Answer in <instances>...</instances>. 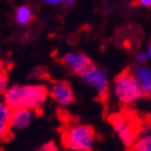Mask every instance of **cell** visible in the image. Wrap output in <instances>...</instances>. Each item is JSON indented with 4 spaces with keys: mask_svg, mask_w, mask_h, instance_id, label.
I'll list each match as a JSON object with an SVG mask.
<instances>
[{
    "mask_svg": "<svg viewBox=\"0 0 151 151\" xmlns=\"http://www.w3.org/2000/svg\"><path fill=\"white\" fill-rule=\"evenodd\" d=\"M48 99V88L41 83L15 84L8 88L4 102L11 109L26 108L31 110L41 109Z\"/></svg>",
    "mask_w": 151,
    "mask_h": 151,
    "instance_id": "cell-1",
    "label": "cell"
},
{
    "mask_svg": "<svg viewBox=\"0 0 151 151\" xmlns=\"http://www.w3.org/2000/svg\"><path fill=\"white\" fill-rule=\"evenodd\" d=\"M113 100L122 106H130L144 97V93L131 71L119 73L109 87Z\"/></svg>",
    "mask_w": 151,
    "mask_h": 151,
    "instance_id": "cell-2",
    "label": "cell"
},
{
    "mask_svg": "<svg viewBox=\"0 0 151 151\" xmlns=\"http://www.w3.org/2000/svg\"><path fill=\"white\" fill-rule=\"evenodd\" d=\"M97 141L96 131L82 123H71L62 133V144L72 151H92Z\"/></svg>",
    "mask_w": 151,
    "mask_h": 151,
    "instance_id": "cell-3",
    "label": "cell"
},
{
    "mask_svg": "<svg viewBox=\"0 0 151 151\" xmlns=\"http://www.w3.org/2000/svg\"><path fill=\"white\" fill-rule=\"evenodd\" d=\"M110 125L124 145L127 147H133L140 131L133 116L123 111L115 113L110 116Z\"/></svg>",
    "mask_w": 151,
    "mask_h": 151,
    "instance_id": "cell-4",
    "label": "cell"
},
{
    "mask_svg": "<svg viewBox=\"0 0 151 151\" xmlns=\"http://www.w3.org/2000/svg\"><path fill=\"white\" fill-rule=\"evenodd\" d=\"M81 77L84 83L89 88H92L98 96L103 97L109 92V87H110L109 77L108 73L103 68L91 66Z\"/></svg>",
    "mask_w": 151,
    "mask_h": 151,
    "instance_id": "cell-5",
    "label": "cell"
},
{
    "mask_svg": "<svg viewBox=\"0 0 151 151\" xmlns=\"http://www.w3.org/2000/svg\"><path fill=\"white\" fill-rule=\"evenodd\" d=\"M48 97L60 108H68L74 100V91L66 81H56L48 88Z\"/></svg>",
    "mask_w": 151,
    "mask_h": 151,
    "instance_id": "cell-6",
    "label": "cell"
},
{
    "mask_svg": "<svg viewBox=\"0 0 151 151\" xmlns=\"http://www.w3.org/2000/svg\"><path fill=\"white\" fill-rule=\"evenodd\" d=\"M62 65L72 73L82 76L91 66H93L91 58L81 52H67L62 56Z\"/></svg>",
    "mask_w": 151,
    "mask_h": 151,
    "instance_id": "cell-7",
    "label": "cell"
},
{
    "mask_svg": "<svg viewBox=\"0 0 151 151\" xmlns=\"http://www.w3.org/2000/svg\"><path fill=\"white\" fill-rule=\"evenodd\" d=\"M35 110L26 108H16L11 109L10 114V129L14 131H20L29 128L34 122Z\"/></svg>",
    "mask_w": 151,
    "mask_h": 151,
    "instance_id": "cell-8",
    "label": "cell"
},
{
    "mask_svg": "<svg viewBox=\"0 0 151 151\" xmlns=\"http://www.w3.org/2000/svg\"><path fill=\"white\" fill-rule=\"evenodd\" d=\"M131 73L139 83L144 96H151V68L145 65H137Z\"/></svg>",
    "mask_w": 151,
    "mask_h": 151,
    "instance_id": "cell-9",
    "label": "cell"
},
{
    "mask_svg": "<svg viewBox=\"0 0 151 151\" xmlns=\"http://www.w3.org/2000/svg\"><path fill=\"white\" fill-rule=\"evenodd\" d=\"M10 114L11 108L0 99V142L10 134Z\"/></svg>",
    "mask_w": 151,
    "mask_h": 151,
    "instance_id": "cell-10",
    "label": "cell"
},
{
    "mask_svg": "<svg viewBox=\"0 0 151 151\" xmlns=\"http://www.w3.org/2000/svg\"><path fill=\"white\" fill-rule=\"evenodd\" d=\"M133 149L134 151H151V129L139 131Z\"/></svg>",
    "mask_w": 151,
    "mask_h": 151,
    "instance_id": "cell-11",
    "label": "cell"
},
{
    "mask_svg": "<svg viewBox=\"0 0 151 151\" xmlns=\"http://www.w3.org/2000/svg\"><path fill=\"white\" fill-rule=\"evenodd\" d=\"M15 20L19 25L25 26V25H29L34 20V14L29 6H26V5L19 6L16 9V12H15Z\"/></svg>",
    "mask_w": 151,
    "mask_h": 151,
    "instance_id": "cell-12",
    "label": "cell"
},
{
    "mask_svg": "<svg viewBox=\"0 0 151 151\" xmlns=\"http://www.w3.org/2000/svg\"><path fill=\"white\" fill-rule=\"evenodd\" d=\"M9 87L10 86H9L8 76H6V73L0 71V99H4V96Z\"/></svg>",
    "mask_w": 151,
    "mask_h": 151,
    "instance_id": "cell-13",
    "label": "cell"
},
{
    "mask_svg": "<svg viewBox=\"0 0 151 151\" xmlns=\"http://www.w3.org/2000/svg\"><path fill=\"white\" fill-rule=\"evenodd\" d=\"M37 151H58V146L53 141H48L46 144H43L41 147H39Z\"/></svg>",
    "mask_w": 151,
    "mask_h": 151,
    "instance_id": "cell-14",
    "label": "cell"
},
{
    "mask_svg": "<svg viewBox=\"0 0 151 151\" xmlns=\"http://www.w3.org/2000/svg\"><path fill=\"white\" fill-rule=\"evenodd\" d=\"M149 60V56L146 52H140L137 55V62H139V65H144L146 63V61Z\"/></svg>",
    "mask_w": 151,
    "mask_h": 151,
    "instance_id": "cell-15",
    "label": "cell"
},
{
    "mask_svg": "<svg viewBox=\"0 0 151 151\" xmlns=\"http://www.w3.org/2000/svg\"><path fill=\"white\" fill-rule=\"evenodd\" d=\"M140 5L145 6V8H151V0H137Z\"/></svg>",
    "mask_w": 151,
    "mask_h": 151,
    "instance_id": "cell-16",
    "label": "cell"
},
{
    "mask_svg": "<svg viewBox=\"0 0 151 151\" xmlns=\"http://www.w3.org/2000/svg\"><path fill=\"white\" fill-rule=\"evenodd\" d=\"M45 3L47 4H51V5H56V4H61V3H63L65 0H43Z\"/></svg>",
    "mask_w": 151,
    "mask_h": 151,
    "instance_id": "cell-17",
    "label": "cell"
},
{
    "mask_svg": "<svg viewBox=\"0 0 151 151\" xmlns=\"http://www.w3.org/2000/svg\"><path fill=\"white\" fill-rule=\"evenodd\" d=\"M73 4H74V0H65L63 1V5L66 8H70V6H72Z\"/></svg>",
    "mask_w": 151,
    "mask_h": 151,
    "instance_id": "cell-18",
    "label": "cell"
},
{
    "mask_svg": "<svg viewBox=\"0 0 151 151\" xmlns=\"http://www.w3.org/2000/svg\"><path fill=\"white\" fill-rule=\"evenodd\" d=\"M147 56H149V58H151V43H150V45H149V48H147Z\"/></svg>",
    "mask_w": 151,
    "mask_h": 151,
    "instance_id": "cell-19",
    "label": "cell"
}]
</instances>
